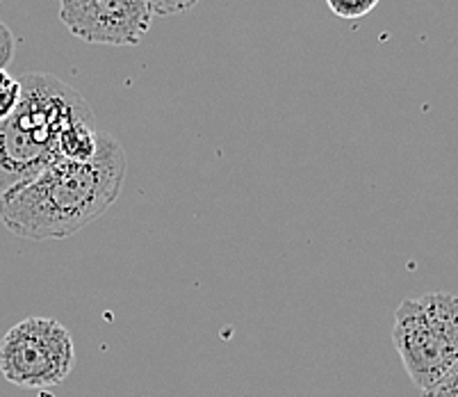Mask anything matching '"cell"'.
<instances>
[{
    "mask_svg": "<svg viewBox=\"0 0 458 397\" xmlns=\"http://www.w3.org/2000/svg\"><path fill=\"white\" fill-rule=\"evenodd\" d=\"M73 366V338L53 317H26L0 341V372L14 386L48 391L64 382Z\"/></svg>",
    "mask_w": 458,
    "mask_h": 397,
    "instance_id": "obj_4",
    "label": "cell"
},
{
    "mask_svg": "<svg viewBox=\"0 0 458 397\" xmlns=\"http://www.w3.org/2000/svg\"><path fill=\"white\" fill-rule=\"evenodd\" d=\"M422 397H458V361L436 386L422 393Z\"/></svg>",
    "mask_w": 458,
    "mask_h": 397,
    "instance_id": "obj_8",
    "label": "cell"
},
{
    "mask_svg": "<svg viewBox=\"0 0 458 397\" xmlns=\"http://www.w3.org/2000/svg\"><path fill=\"white\" fill-rule=\"evenodd\" d=\"M126 171L123 146L101 133L91 160H57L0 194V221L23 240H66L110 211Z\"/></svg>",
    "mask_w": 458,
    "mask_h": 397,
    "instance_id": "obj_1",
    "label": "cell"
},
{
    "mask_svg": "<svg viewBox=\"0 0 458 397\" xmlns=\"http://www.w3.org/2000/svg\"><path fill=\"white\" fill-rule=\"evenodd\" d=\"M327 5L340 19L356 21L368 16L378 5V0H327Z\"/></svg>",
    "mask_w": 458,
    "mask_h": 397,
    "instance_id": "obj_6",
    "label": "cell"
},
{
    "mask_svg": "<svg viewBox=\"0 0 458 397\" xmlns=\"http://www.w3.org/2000/svg\"><path fill=\"white\" fill-rule=\"evenodd\" d=\"M60 19L85 44L137 46L153 12L147 0H60Z\"/></svg>",
    "mask_w": 458,
    "mask_h": 397,
    "instance_id": "obj_5",
    "label": "cell"
},
{
    "mask_svg": "<svg viewBox=\"0 0 458 397\" xmlns=\"http://www.w3.org/2000/svg\"><path fill=\"white\" fill-rule=\"evenodd\" d=\"M39 397H55L51 391H39Z\"/></svg>",
    "mask_w": 458,
    "mask_h": 397,
    "instance_id": "obj_9",
    "label": "cell"
},
{
    "mask_svg": "<svg viewBox=\"0 0 458 397\" xmlns=\"http://www.w3.org/2000/svg\"><path fill=\"white\" fill-rule=\"evenodd\" d=\"M393 345L411 382L427 393L458 361V297L427 292L394 311Z\"/></svg>",
    "mask_w": 458,
    "mask_h": 397,
    "instance_id": "obj_3",
    "label": "cell"
},
{
    "mask_svg": "<svg viewBox=\"0 0 458 397\" xmlns=\"http://www.w3.org/2000/svg\"><path fill=\"white\" fill-rule=\"evenodd\" d=\"M153 16H174L199 5V0H147Z\"/></svg>",
    "mask_w": 458,
    "mask_h": 397,
    "instance_id": "obj_7",
    "label": "cell"
},
{
    "mask_svg": "<svg viewBox=\"0 0 458 397\" xmlns=\"http://www.w3.org/2000/svg\"><path fill=\"white\" fill-rule=\"evenodd\" d=\"M21 96L0 121V194L64 160L60 140L71 124L94 115L85 99L55 76L19 78Z\"/></svg>",
    "mask_w": 458,
    "mask_h": 397,
    "instance_id": "obj_2",
    "label": "cell"
}]
</instances>
